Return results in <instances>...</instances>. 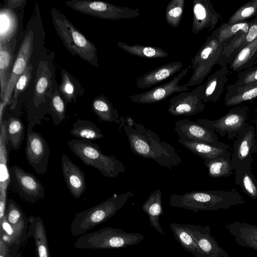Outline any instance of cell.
Returning <instances> with one entry per match:
<instances>
[{"label":"cell","mask_w":257,"mask_h":257,"mask_svg":"<svg viewBox=\"0 0 257 257\" xmlns=\"http://www.w3.org/2000/svg\"><path fill=\"white\" fill-rule=\"evenodd\" d=\"M28 220L27 236L33 238L37 257H50L45 226L39 216H30Z\"/></svg>","instance_id":"obj_23"},{"label":"cell","mask_w":257,"mask_h":257,"mask_svg":"<svg viewBox=\"0 0 257 257\" xmlns=\"http://www.w3.org/2000/svg\"><path fill=\"white\" fill-rule=\"evenodd\" d=\"M254 122L255 124V127H256L255 131L256 140V143H257V117L255 119Z\"/></svg>","instance_id":"obj_51"},{"label":"cell","mask_w":257,"mask_h":257,"mask_svg":"<svg viewBox=\"0 0 257 257\" xmlns=\"http://www.w3.org/2000/svg\"><path fill=\"white\" fill-rule=\"evenodd\" d=\"M61 165L64 180L69 191L75 199H79L86 188L84 173L64 154L61 156Z\"/></svg>","instance_id":"obj_20"},{"label":"cell","mask_w":257,"mask_h":257,"mask_svg":"<svg viewBox=\"0 0 257 257\" xmlns=\"http://www.w3.org/2000/svg\"><path fill=\"white\" fill-rule=\"evenodd\" d=\"M7 139L12 149L19 150L22 145L25 135V126L22 120L17 117L11 116L6 120Z\"/></svg>","instance_id":"obj_38"},{"label":"cell","mask_w":257,"mask_h":257,"mask_svg":"<svg viewBox=\"0 0 257 257\" xmlns=\"http://www.w3.org/2000/svg\"><path fill=\"white\" fill-rule=\"evenodd\" d=\"M34 45L33 32L30 31L25 35L13 64L11 75L3 100L0 103L1 125L3 124V115L7 105L11 103L16 84L30 64Z\"/></svg>","instance_id":"obj_12"},{"label":"cell","mask_w":257,"mask_h":257,"mask_svg":"<svg viewBox=\"0 0 257 257\" xmlns=\"http://www.w3.org/2000/svg\"><path fill=\"white\" fill-rule=\"evenodd\" d=\"M33 66L29 64L22 75L18 79L13 92L11 101V108L15 109L20 95L25 90L29 85L32 76Z\"/></svg>","instance_id":"obj_44"},{"label":"cell","mask_w":257,"mask_h":257,"mask_svg":"<svg viewBox=\"0 0 257 257\" xmlns=\"http://www.w3.org/2000/svg\"><path fill=\"white\" fill-rule=\"evenodd\" d=\"M16 14L8 8H1L0 11V44H11L16 36L18 21Z\"/></svg>","instance_id":"obj_32"},{"label":"cell","mask_w":257,"mask_h":257,"mask_svg":"<svg viewBox=\"0 0 257 257\" xmlns=\"http://www.w3.org/2000/svg\"><path fill=\"white\" fill-rule=\"evenodd\" d=\"M175 131L179 139L208 143L228 149V146L218 141L215 132L197 121L185 118L179 119L175 123Z\"/></svg>","instance_id":"obj_15"},{"label":"cell","mask_w":257,"mask_h":257,"mask_svg":"<svg viewBox=\"0 0 257 257\" xmlns=\"http://www.w3.org/2000/svg\"><path fill=\"white\" fill-rule=\"evenodd\" d=\"M10 245L0 238V257H10Z\"/></svg>","instance_id":"obj_49"},{"label":"cell","mask_w":257,"mask_h":257,"mask_svg":"<svg viewBox=\"0 0 257 257\" xmlns=\"http://www.w3.org/2000/svg\"><path fill=\"white\" fill-rule=\"evenodd\" d=\"M123 130L128 139L131 151L144 158L152 159L161 167L172 170L183 161L175 149L161 141L154 132L139 123L134 127L124 125Z\"/></svg>","instance_id":"obj_1"},{"label":"cell","mask_w":257,"mask_h":257,"mask_svg":"<svg viewBox=\"0 0 257 257\" xmlns=\"http://www.w3.org/2000/svg\"><path fill=\"white\" fill-rule=\"evenodd\" d=\"M182 226L191 235L205 255L218 257H229L228 254L218 244L210 235V228L208 225L182 224Z\"/></svg>","instance_id":"obj_18"},{"label":"cell","mask_w":257,"mask_h":257,"mask_svg":"<svg viewBox=\"0 0 257 257\" xmlns=\"http://www.w3.org/2000/svg\"><path fill=\"white\" fill-rule=\"evenodd\" d=\"M249 110L247 106L239 105L231 108L218 119L199 118L196 119V121L212 129L221 137H224L227 135L228 140H232L237 138L247 126Z\"/></svg>","instance_id":"obj_9"},{"label":"cell","mask_w":257,"mask_h":257,"mask_svg":"<svg viewBox=\"0 0 257 257\" xmlns=\"http://www.w3.org/2000/svg\"><path fill=\"white\" fill-rule=\"evenodd\" d=\"M67 144L84 164L96 169L105 177L115 178L125 170L123 163L114 155L102 153L99 146L90 141L72 139Z\"/></svg>","instance_id":"obj_5"},{"label":"cell","mask_w":257,"mask_h":257,"mask_svg":"<svg viewBox=\"0 0 257 257\" xmlns=\"http://www.w3.org/2000/svg\"><path fill=\"white\" fill-rule=\"evenodd\" d=\"M254 19L249 21L229 24L227 23H222L218 27V39L222 44L237 36L246 34L254 21Z\"/></svg>","instance_id":"obj_39"},{"label":"cell","mask_w":257,"mask_h":257,"mask_svg":"<svg viewBox=\"0 0 257 257\" xmlns=\"http://www.w3.org/2000/svg\"><path fill=\"white\" fill-rule=\"evenodd\" d=\"M10 173L11 182L22 199L31 203L43 199L45 195V188L33 174L17 165L11 167Z\"/></svg>","instance_id":"obj_11"},{"label":"cell","mask_w":257,"mask_h":257,"mask_svg":"<svg viewBox=\"0 0 257 257\" xmlns=\"http://www.w3.org/2000/svg\"><path fill=\"white\" fill-rule=\"evenodd\" d=\"M178 143L204 161L219 157L231 158V154L228 149L213 145L208 143L187 141L181 139Z\"/></svg>","instance_id":"obj_26"},{"label":"cell","mask_w":257,"mask_h":257,"mask_svg":"<svg viewBox=\"0 0 257 257\" xmlns=\"http://www.w3.org/2000/svg\"><path fill=\"white\" fill-rule=\"evenodd\" d=\"M257 63V53L256 54L254 58V61L253 63V66Z\"/></svg>","instance_id":"obj_52"},{"label":"cell","mask_w":257,"mask_h":257,"mask_svg":"<svg viewBox=\"0 0 257 257\" xmlns=\"http://www.w3.org/2000/svg\"><path fill=\"white\" fill-rule=\"evenodd\" d=\"M190 67L191 65H189L183 69L181 72L166 83L158 85L147 91L130 96V99L135 103L151 104L162 101L175 93H181L189 90L187 84L179 85V82L187 74Z\"/></svg>","instance_id":"obj_14"},{"label":"cell","mask_w":257,"mask_h":257,"mask_svg":"<svg viewBox=\"0 0 257 257\" xmlns=\"http://www.w3.org/2000/svg\"><path fill=\"white\" fill-rule=\"evenodd\" d=\"M66 4L78 12L107 20L131 19L140 15L139 8L118 7L102 1L73 0L66 2Z\"/></svg>","instance_id":"obj_8"},{"label":"cell","mask_w":257,"mask_h":257,"mask_svg":"<svg viewBox=\"0 0 257 257\" xmlns=\"http://www.w3.org/2000/svg\"><path fill=\"white\" fill-rule=\"evenodd\" d=\"M35 119L28 125L26 133L25 154L28 163L39 175L45 174L48 170L50 149L48 143L41 134L33 131Z\"/></svg>","instance_id":"obj_10"},{"label":"cell","mask_w":257,"mask_h":257,"mask_svg":"<svg viewBox=\"0 0 257 257\" xmlns=\"http://www.w3.org/2000/svg\"><path fill=\"white\" fill-rule=\"evenodd\" d=\"M181 61L169 62L139 76L136 81V86L139 89L148 88L159 83L179 72L183 67Z\"/></svg>","instance_id":"obj_21"},{"label":"cell","mask_w":257,"mask_h":257,"mask_svg":"<svg viewBox=\"0 0 257 257\" xmlns=\"http://www.w3.org/2000/svg\"><path fill=\"white\" fill-rule=\"evenodd\" d=\"M257 53V38L248 43L237 54L229 63L233 71L239 72L253 66L254 57Z\"/></svg>","instance_id":"obj_34"},{"label":"cell","mask_w":257,"mask_h":257,"mask_svg":"<svg viewBox=\"0 0 257 257\" xmlns=\"http://www.w3.org/2000/svg\"><path fill=\"white\" fill-rule=\"evenodd\" d=\"M204 257H218V256H209V255H205Z\"/></svg>","instance_id":"obj_53"},{"label":"cell","mask_w":257,"mask_h":257,"mask_svg":"<svg viewBox=\"0 0 257 257\" xmlns=\"http://www.w3.org/2000/svg\"><path fill=\"white\" fill-rule=\"evenodd\" d=\"M72 125L70 133L77 139L91 141L104 137L101 130L90 120L78 119Z\"/></svg>","instance_id":"obj_36"},{"label":"cell","mask_w":257,"mask_h":257,"mask_svg":"<svg viewBox=\"0 0 257 257\" xmlns=\"http://www.w3.org/2000/svg\"><path fill=\"white\" fill-rule=\"evenodd\" d=\"M51 77L52 73L47 61H40L36 74L34 89V102L37 107L45 102V96Z\"/></svg>","instance_id":"obj_31"},{"label":"cell","mask_w":257,"mask_h":257,"mask_svg":"<svg viewBox=\"0 0 257 257\" xmlns=\"http://www.w3.org/2000/svg\"><path fill=\"white\" fill-rule=\"evenodd\" d=\"M50 99L53 122L55 125H58L65 119V105L57 90H54L51 93Z\"/></svg>","instance_id":"obj_45"},{"label":"cell","mask_w":257,"mask_h":257,"mask_svg":"<svg viewBox=\"0 0 257 257\" xmlns=\"http://www.w3.org/2000/svg\"><path fill=\"white\" fill-rule=\"evenodd\" d=\"M218 28L213 31L191 60L192 74L187 85L200 84L209 74L222 52V45L218 39Z\"/></svg>","instance_id":"obj_7"},{"label":"cell","mask_w":257,"mask_h":257,"mask_svg":"<svg viewBox=\"0 0 257 257\" xmlns=\"http://www.w3.org/2000/svg\"><path fill=\"white\" fill-rule=\"evenodd\" d=\"M117 45L126 53L142 58H164L168 56V53L166 51L157 47L140 44L130 45L122 42H118Z\"/></svg>","instance_id":"obj_37"},{"label":"cell","mask_w":257,"mask_h":257,"mask_svg":"<svg viewBox=\"0 0 257 257\" xmlns=\"http://www.w3.org/2000/svg\"><path fill=\"white\" fill-rule=\"evenodd\" d=\"M229 71L227 65L222 66L211 75L205 83L202 102L216 103L222 94L228 80Z\"/></svg>","instance_id":"obj_24"},{"label":"cell","mask_w":257,"mask_h":257,"mask_svg":"<svg viewBox=\"0 0 257 257\" xmlns=\"http://www.w3.org/2000/svg\"><path fill=\"white\" fill-rule=\"evenodd\" d=\"M142 208L148 216L151 226L164 235L160 223V217L163 214L162 192L160 189L150 193L147 200L142 205Z\"/></svg>","instance_id":"obj_30"},{"label":"cell","mask_w":257,"mask_h":257,"mask_svg":"<svg viewBox=\"0 0 257 257\" xmlns=\"http://www.w3.org/2000/svg\"><path fill=\"white\" fill-rule=\"evenodd\" d=\"M208 168V175L212 178L228 177L233 174L231 158L219 157L208 161H204Z\"/></svg>","instance_id":"obj_40"},{"label":"cell","mask_w":257,"mask_h":257,"mask_svg":"<svg viewBox=\"0 0 257 257\" xmlns=\"http://www.w3.org/2000/svg\"><path fill=\"white\" fill-rule=\"evenodd\" d=\"M225 228L239 246L257 251V225L235 221L227 223Z\"/></svg>","instance_id":"obj_22"},{"label":"cell","mask_w":257,"mask_h":257,"mask_svg":"<svg viewBox=\"0 0 257 257\" xmlns=\"http://www.w3.org/2000/svg\"><path fill=\"white\" fill-rule=\"evenodd\" d=\"M257 153L255 127L248 125L240 133L233 145L231 165L233 170L244 161L252 159V155Z\"/></svg>","instance_id":"obj_16"},{"label":"cell","mask_w":257,"mask_h":257,"mask_svg":"<svg viewBox=\"0 0 257 257\" xmlns=\"http://www.w3.org/2000/svg\"><path fill=\"white\" fill-rule=\"evenodd\" d=\"M245 203L242 196L234 190L192 191L170 197V205L194 212L226 209Z\"/></svg>","instance_id":"obj_2"},{"label":"cell","mask_w":257,"mask_h":257,"mask_svg":"<svg viewBox=\"0 0 257 257\" xmlns=\"http://www.w3.org/2000/svg\"><path fill=\"white\" fill-rule=\"evenodd\" d=\"M257 38V18L254 19L247 33L244 36V40L241 50L248 43Z\"/></svg>","instance_id":"obj_47"},{"label":"cell","mask_w":257,"mask_h":257,"mask_svg":"<svg viewBox=\"0 0 257 257\" xmlns=\"http://www.w3.org/2000/svg\"><path fill=\"white\" fill-rule=\"evenodd\" d=\"M205 84L190 92H182L170 99L168 111L174 116L193 115L205 108L202 102Z\"/></svg>","instance_id":"obj_13"},{"label":"cell","mask_w":257,"mask_h":257,"mask_svg":"<svg viewBox=\"0 0 257 257\" xmlns=\"http://www.w3.org/2000/svg\"><path fill=\"white\" fill-rule=\"evenodd\" d=\"M93 112L101 120L119 124V130L125 124V118L123 116L119 117L118 111L115 109L110 101L105 96L96 97L92 103Z\"/></svg>","instance_id":"obj_29"},{"label":"cell","mask_w":257,"mask_h":257,"mask_svg":"<svg viewBox=\"0 0 257 257\" xmlns=\"http://www.w3.org/2000/svg\"><path fill=\"white\" fill-rule=\"evenodd\" d=\"M6 216L15 231L18 244L21 243L27 233L28 220L21 207L12 199L7 200Z\"/></svg>","instance_id":"obj_27"},{"label":"cell","mask_w":257,"mask_h":257,"mask_svg":"<svg viewBox=\"0 0 257 257\" xmlns=\"http://www.w3.org/2000/svg\"><path fill=\"white\" fill-rule=\"evenodd\" d=\"M61 81L60 90L66 100L71 103L76 102L78 93L80 92V85L67 71L61 70Z\"/></svg>","instance_id":"obj_41"},{"label":"cell","mask_w":257,"mask_h":257,"mask_svg":"<svg viewBox=\"0 0 257 257\" xmlns=\"http://www.w3.org/2000/svg\"><path fill=\"white\" fill-rule=\"evenodd\" d=\"M252 159L239 164L235 170V181L242 191L252 199H257V180L251 172Z\"/></svg>","instance_id":"obj_28"},{"label":"cell","mask_w":257,"mask_h":257,"mask_svg":"<svg viewBox=\"0 0 257 257\" xmlns=\"http://www.w3.org/2000/svg\"><path fill=\"white\" fill-rule=\"evenodd\" d=\"M185 0H172L166 8L165 19L168 25L174 28L178 27L184 12Z\"/></svg>","instance_id":"obj_43"},{"label":"cell","mask_w":257,"mask_h":257,"mask_svg":"<svg viewBox=\"0 0 257 257\" xmlns=\"http://www.w3.org/2000/svg\"><path fill=\"white\" fill-rule=\"evenodd\" d=\"M9 141L6 131V120L1 126L0 135V220L6 214L7 203V191L11 181L9 170V154L7 145Z\"/></svg>","instance_id":"obj_19"},{"label":"cell","mask_w":257,"mask_h":257,"mask_svg":"<svg viewBox=\"0 0 257 257\" xmlns=\"http://www.w3.org/2000/svg\"><path fill=\"white\" fill-rule=\"evenodd\" d=\"M144 239L143 234L127 232L123 229L106 227L82 235L74 243L78 249H112L136 245Z\"/></svg>","instance_id":"obj_6"},{"label":"cell","mask_w":257,"mask_h":257,"mask_svg":"<svg viewBox=\"0 0 257 257\" xmlns=\"http://www.w3.org/2000/svg\"><path fill=\"white\" fill-rule=\"evenodd\" d=\"M169 226L176 241L186 250L192 253L195 257H204L205 255L182 224L171 223Z\"/></svg>","instance_id":"obj_35"},{"label":"cell","mask_w":257,"mask_h":257,"mask_svg":"<svg viewBox=\"0 0 257 257\" xmlns=\"http://www.w3.org/2000/svg\"><path fill=\"white\" fill-rule=\"evenodd\" d=\"M257 18V0H251L240 7L227 21L229 24L249 21Z\"/></svg>","instance_id":"obj_42"},{"label":"cell","mask_w":257,"mask_h":257,"mask_svg":"<svg viewBox=\"0 0 257 257\" xmlns=\"http://www.w3.org/2000/svg\"><path fill=\"white\" fill-rule=\"evenodd\" d=\"M13 54L11 44H0L1 100H3L11 75Z\"/></svg>","instance_id":"obj_33"},{"label":"cell","mask_w":257,"mask_h":257,"mask_svg":"<svg viewBox=\"0 0 257 257\" xmlns=\"http://www.w3.org/2000/svg\"><path fill=\"white\" fill-rule=\"evenodd\" d=\"M51 14L56 32L68 51L98 67L97 50L94 45L56 8L51 9Z\"/></svg>","instance_id":"obj_3"},{"label":"cell","mask_w":257,"mask_h":257,"mask_svg":"<svg viewBox=\"0 0 257 257\" xmlns=\"http://www.w3.org/2000/svg\"><path fill=\"white\" fill-rule=\"evenodd\" d=\"M255 111H256V110H257V106H256V107L255 108Z\"/></svg>","instance_id":"obj_54"},{"label":"cell","mask_w":257,"mask_h":257,"mask_svg":"<svg viewBox=\"0 0 257 257\" xmlns=\"http://www.w3.org/2000/svg\"><path fill=\"white\" fill-rule=\"evenodd\" d=\"M192 32L196 34L205 29L214 30L220 15L213 8L210 0H194L192 3Z\"/></svg>","instance_id":"obj_17"},{"label":"cell","mask_w":257,"mask_h":257,"mask_svg":"<svg viewBox=\"0 0 257 257\" xmlns=\"http://www.w3.org/2000/svg\"><path fill=\"white\" fill-rule=\"evenodd\" d=\"M226 90L224 104L227 107L236 106L257 98V82L246 84L234 82L229 84Z\"/></svg>","instance_id":"obj_25"},{"label":"cell","mask_w":257,"mask_h":257,"mask_svg":"<svg viewBox=\"0 0 257 257\" xmlns=\"http://www.w3.org/2000/svg\"><path fill=\"white\" fill-rule=\"evenodd\" d=\"M256 82L257 65L238 72L235 83L239 84H246Z\"/></svg>","instance_id":"obj_46"},{"label":"cell","mask_w":257,"mask_h":257,"mask_svg":"<svg viewBox=\"0 0 257 257\" xmlns=\"http://www.w3.org/2000/svg\"><path fill=\"white\" fill-rule=\"evenodd\" d=\"M4 2L7 5V8L11 10L17 8L20 9L24 6L25 4L24 3H26V2L24 0H8L5 1Z\"/></svg>","instance_id":"obj_48"},{"label":"cell","mask_w":257,"mask_h":257,"mask_svg":"<svg viewBox=\"0 0 257 257\" xmlns=\"http://www.w3.org/2000/svg\"><path fill=\"white\" fill-rule=\"evenodd\" d=\"M125 118L126 125L132 127H134L135 125L136 122H135V120L131 116H127Z\"/></svg>","instance_id":"obj_50"},{"label":"cell","mask_w":257,"mask_h":257,"mask_svg":"<svg viewBox=\"0 0 257 257\" xmlns=\"http://www.w3.org/2000/svg\"><path fill=\"white\" fill-rule=\"evenodd\" d=\"M133 195L132 190H129L76 213L70 224L71 233L74 236L83 235L94 227L105 222L121 209Z\"/></svg>","instance_id":"obj_4"}]
</instances>
